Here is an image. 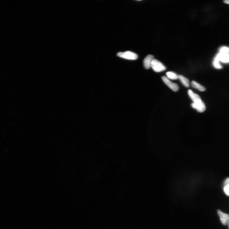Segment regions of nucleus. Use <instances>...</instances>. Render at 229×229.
<instances>
[{"instance_id":"7ed1b4c3","label":"nucleus","mask_w":229,"mask_h":229,"mask_svg":"<svg viewBox=\"0 0 229 229\" xmlns=\"http://www.w3.org/2000/svg\"><path fill=\"white\" fill-rule=\"evenodd\" d=\"M117 56L120 58L129 60H135L138 58V56L136 54L129 51L119 52L117 54Z\"/></svg>"},{"instance_id":"4468645a","label":"nucleus","mask_w":229,"mask_h":229,"mask_svg":"<svg viewBox=\"0 0 229 229\" xmlns=\"http://www.w3.org/2000/svg\"><path fill=\"white\" fill-rule=\"evenodd\" d=\"M229 185V178H228L226 179L224 183V185L225 186Z\"/></svg>"},{"instance_id":"f03ea898","label":"nucleus","mask_w":229,"mask_h":229,"mask_svg":"<svg viewBox=\"0 0 229 229\" xmlns=\"http://www.w3.org/2000/svg\"><path fill=\"white\" fill-rule=\"evenodd\" d=\"M151 67L156 72H160L166 70L165 66L158 60L154 59L152 62Z\"/></svg>"},{"instance_id":"2eb2a0df","label":"nucleus","mask_w":229,"mask_h":229,"mask_svg":"<svg viewBox=\"0 0 229 229\" xmlns=\"http://www.w3.org/2000/svg\"><path fill=\"white\" fill-rule=\"evenodd\" d=\"M225 3H226L229 4V0H226L224 1Z\"/></svg>"},{"instance_id":"6e6552de","label":"nucleus","mask_w":229,"mask_h":229,"mask_svg":"<svg viewBox=\"0 0 229 229\" xmlns=\"http://www.w3.org/2000/svg\"><path fill=\"white\" fill-rule=\"evenodd\" d=\"M191 86L193 88L197 89L200 91H204L206 90L203 86L194 81H192Z\"/></svg>"},{"instance_id":"9b49d317","label":"nucleus","mask_w":229,"mask_h":229,"mask_svg":"<svg viewBox=\"0 0 229 229\" xmlns=\"http://www.w3.org/2000/svg\"><path fill=\"white\" fill-rule=\"evenodd\" d=\"M219 60L217 57L216 56L214 59L213 62V65L215 68L221 69L222 68V66L219 64Z\"/></svg>"},{"instance_id":"1a4fd4ad","label":"nucleus","mask_w":229,"mask_h":229,"mask_svg":"<svg viewBox=\"0 0 229 229\" xmlns=\"http://www.w3.org/2000/svg\"><path fill=\"white\" fill-rule=\"evenodd\" d=\"M178 79L183 85L186 88H188L190 86L189 80L187 78L184 77L181 75H179Z\"/></svg>"},{"instance_id":"ddd939ff","label":"nucleus","mask_w":229,"mask_h":229,"mask_svg":"<svg viewBox=\"0 0 229 229\" xmlns=\"http://www.w3.org/2000/svg\"><path fill=\"white\" fill-rule=\"evenodd\" d=\"M224 190L225 194L229 196V185L225 186Z\"/></svg>"},{"instance_id":"f257e3e1","label":"nucleus","mask_w":229,"mask_h":229,"mask_svg":"<svg viewBox=\"0 0 229 229\" xmlns=\"http://www.w3.org/2000/svg\"><path fill=\"white\" fill-rule=\"evenodd\" d=\"M188 93L190 98L193 102L191 104L192 107L199 112H204L206 109V107L200 96L190 89L188 90Z\"/></svg>"},{"instance_id":"423d86ee","label":"nucleus","mask_w":229,"mask_h":229,"mask_svg":"<svg viewBox=\"0 0 229 229\" xmlns=\"http://www.w3.org/2000/svg\"><path fill=\"white\" fill-rule=\"evenodd\" d=\"M154 56L152 55H149L146 57L143 62L144 68L149 69L151 67L152 62Z\"/></svg>"},{"instance_id":"20e7f679","label":"nucleus","mask_w":229,"mask_h":229,"mask_svg":"<svg viewBox=\"0 0 229 229\" xmlns=\"http://www.w3.org/2000/svg\"><path fill=\"white\" fill-rule=\"evenodd\" d=\"M162 79L166 85L173 91L177 92L178 91L179 89V87L177 84L171 82L166 77L162 76Z\"/></svg>"},{"instance_id":"9d476101","label":"nucleus","mask_w":229,"mask_h":229,"mask_svg":"<svg viewBox=\"0 0 229 229\" xmlns=\"http://www.w3.org/2000/svg\"><path fill=\"white\" fill-rule=\"evenodd\" d=\"M166 76L169 79L171 80H177L178 79L179 75L172 72H167Z\"/></svg>"},{"instance_id":"dca6fc26","label":"nucleus","mask_w":229,"mask_h":229,"mask_svg":"<svg viewBox=\"0 0 229 229\" xmlns=\"http://www.w3.org/2000/svg\"><path fill=\"white\" fill-rule=\"evenodd\" d=\"M228 227H229V223H228Z\"/></svg>"},{"instance_id":"f8f14e48","label":"nucleus","mask_w":229,"mask_h":229,"mask_svg":"<svg viewBox=\"0 0 229 229\" xmlns=\"http://www.w3.org/2000/svg\"><path fill=\"white\" fill-rule=\"evenodd\" d=\"M219 53L221 54H227L229 53V47H222L220 48Z\"/></svg>"},{"instance_id":"39448f33","label":"nucleus","mask_w":229,"mask_h":229,"mask_svg":"<svg viewBox=\"0 0 229 229\" xmlns=\"http://www.w3.org/2000/svg\"><path fill=\"white\" fill-rule=\"evenodd\" d=\"M217 213L220 218L222 224L224 225H228L229 222V215L227 214L223 213L220 210H217Z\"/></svg>"},{"instance_id":"0eeeda50","label":"nucleus","mask_w":229,"mask_h":229,"mask_svg":"<svg viewBox=\"0 0 229 229\" xmlns=\"http://www.w3.org/2000/svg\"><path fill=\"white\" fill-rule=\"evenodd\" d=\"M216 56L218 57L220 61L225 63L229 62V54H221L219 53Z\"/></svg>"}]
</instances>
